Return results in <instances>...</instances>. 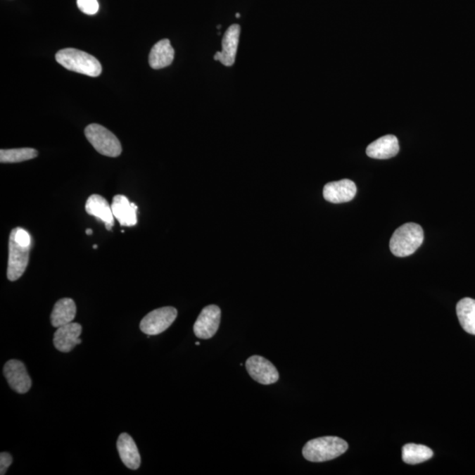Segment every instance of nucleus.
I'll return each instance as SVG.
<instances>
[{
    "label": "nucleus",
    "mask_w": 475,
    "mask_h": 475,
    "mask_svg": "<svg viewBox=\"0 0 475 475\" xmlns=\"http://www.w3.org/2000/svg\"><path fill=\"white\" fill-rule=\"evenodd\" d=\"M32 237L23 228H14L9 238V257L7 278L16 281L23 276L30 262Z\"/></svg>",
    "instance_id": "nucleus-1"
},
{
    "label": "nucleus",
    "mask_w": 475,
    "mask_h": 475,
    "mask_svg": "<svg viewBox=\"0 0 475 475\" xmlns=\"http://www.w3.org/2000/svg\"><path fill=\"white\" fill-rule=\"evenodd\" d=\"M348 448V443L337 436H322L310 440L303 448V456L311 462H325L343 455Z\"/></svg>",
    "instance_id": "nucleus-2"
},
{
    "label": "nucleus",
    "mask_w": 475,
    "mask_h": 475,
    "mask_svg": "<svg viewBox=\"0 0 475 475\" xmlns=\"http://www.w3.org/2000/svg\"><path fill=\"white\" fill-rule=\"evenodd\" d=\"M56 62L65 69L89 77H98L102 72L99 60L76 49H63L56 54Z\"/></svg>",
    "instance_id": "nucleus-3"
},
{
    "label": "nucleus",
    "mask_w": 475,
    "mask_h": 475,
    "mask_svg": "<svg viewBox=\"0 0 475 475\" xmlns=\"http://www.w3.org/2000/svg\"><path fill=\"white\" fill-rule=\"evenodd\" d=\"M424 234L420 225L407 223L393 232L390 239V250L393 255L406 257L413 255L424 242Z\"/></svg>",
    "instance_id": "nucleus-4"
},
{
    "label": "nucleus",
    "mask_w": 475,
    "mask_h": 475,
    "mask_svg": "<svg viewBox=\"0 0 475 475\" xmlns=\"http://www.w3.org/2000/svg\"><path fill=\"white\" fill-rule=\"evenodd\" d=\"M84 135L94 149L104 156L116 158L122 153V146L119 139L103 126L91 123L84 129Z\"/></svg>",
    "instance_id": "nucleus-5"
},
{
    "label": "nucleus",
    "mask_w": 475,
    "mask_h": 475,
    "mask_svg": "<svg viewBox=\"0 0 475 475\" xmlns=\"http://www.w3.org/2000/svg\"><path fill=\"white\" fill-rule=\"evenodd\" d=\"M177 315V310L172 306L153 310L141 320L140 329L148 336H157L174 323Z\"/></svg>",
    "instance_id": "nucleus-6"
},
{
    "label": "nucleus",
    "mask_w": 475,
    "mask_h": 475,
    "mask_svg": "<svg viewBox=\"0 0 475 475\" xmlns=\"http://www.w3.org/2000/svg\"><path fill=\"white\" fill-rule=\"evenodd\" d=\"M221 310L217 305L206 306L194 324V333L200 339H210L216 334L220 325Z\"/></svg>",
    "instance_id": "nucleus-7"
},
{
    "label": "nucleus",
    "mask_w": 475,
    "mask_h": 475,
    "mask_svg": "<svg viewBox=\"0 0 475 475\" xmlns=\"http://www.w3.org/2000/svg\"><path fill=\"white\" fill-rule=\"evenodd\" d=\"M248 374L256 382L262 385H271L279 379V372L272 362L260 355H252L246 362Z\"/></svg>",
    "instance_id": "nucleus-8"
},
{
    "label": "nucleus",
    "mask_w": 475,
    "mask_h": 475,
    "mask_svg": "<svg viewBox=\"0 0 475 475\" xmlns=\"http://www.w3.org/2000/svg\"><path fill=\"white\" fill-rule=\"evenodd\" d=\"M4 375L11 388L18 393H26L30 390L32 380L23 362L12 359L5 365Z\"/></svg>",
    "instance_id": "nucleus-9"
},
{
    "label": "nucleus",
    "mask_w": 475,
    "mask_h": 475,
    "mask_svg": "<svg viewBox=\"0 0 475 475\" xmlns=\"http://www.w3.org/2000/svg\"><path fill=\"white\" fill-rule=\"evenodd\" d=\"M81 333H82V327L80 324L75 322L66 324V325L58 327L53 338V343L56 350L63 353H68L77 344L82 343V341L80 339Z\"/></svg>",
    "instance_id": "nucleus-10"
},
{
    "label": "nucleus",
    "mask_w": 475,
    "mask_h": 475,
    "mask_svg": "<svg viewBox=\"0 0 475 475\" xmlns=\"http://www.w3.org/2000/svg\"><path fill=\"white\" fill-rule=\"evenodd\" d=\"M239 34H241L239 25L234 24L229 27L222 39V51L217 52L214 59L220 61L225 66L234 65L237 55Z\"/></svg>",
    "instance_id": "nucleus-11"
},
{
    "label": "nucleus",
    "mask_w": 475,
    "mask_h": 475,
    "mask_svg": "<svg viewBox=\"0 0 475 475\" xmlns=\"http://www.w3.org/2000/svg\"><path fill=\"white\" fill-rule=\"evenodd\" d=\"M357 194V186L350 179H344L327 183L323 189V196L327 202L343 203L350 202Z\"/></svg>",
    "instance_id": "nucleus-12"
},
{
    "label": "nucleus",
    "mask_w": 475,
    "mask_h": 475,
    "mask_svg": "<svg viewBox=\"0 0 475 475\" xmlns=\"http://www.w3.org/2000/svg\"><path fill=\"white\" fill-rule=\"evenodd\" d=\"M112 213L122 227H134L137 223V211L139 208L130 203L125 196L118 195L113 198Z\"/></svg>",
    "instance_id": "nucleus-13"
},
{
    "label": "nucleus",
    "mask_w": 475,
    "mask_h": 475,
    "mask_svg": "<svg viewBox=\"0 0 475 475\" xmlns=\"http://www.w3.org/2000/svg\"><path fill=\"white\" fill-rule=\"evenodd\" d=\"M400 151L399 141L393 135H386L369 144L366 153L376 160H387L396 156Z\"/></svg>",
    "instance_id": "nucleus-14"
},
{
    "label": "nucleus",
    "mask_w": 475,
    "mask_h": 475,
    "mask_svg": "<svg viewBox=\"0 0 475 475\" xmlns=\"http://www.w3.org/2000/svg\"><path fill=\"white\" fill-rule=\"evenodd\" d=\"M86 211L91 216L103 222L106 229L108 231H111L113 225L115 224V217L112 213L111 206L109 205L108 201L104 197L100 195H91L87 201Z\"/></svg>",
    "instance_id": "nucleus-15"
},
{
    "label": "nucleus",
    "mask_w": 475,
    "mask_h": 475,
    "mask_svg": "<svg viewBox=\"0 0 475 475\" xmlns=\"http://www.w3.org/2000/svg\"><path fill=\"white\" fill-rule=\"evenodd\" d=\"M118 449L122 463L129 469H139L141 464V457L136 443L127 433L120 435L118 440Z\"/></svg>",
    "instance_id": "nucleus-16"
},
{
    "label": "nucleus",
    "mask_w": 475,
    "mask_h": 475,
    "mask_svg": "<svg viewBox=\"0 0 475 475\" xmlns=\"http://www.w3.org/2000/svg\"><path fill=\"white\" fill-rule=\"evenodd\" d=\"M175 58V49L168 39L158 42L151 49L149 63L155 70L165 68L171 65Z\"/></svg>",
    "instance_id": "nucleus-17"
},
{
    "label": "nucleus",
    "mask_w": 475,
    "mask_h": 475,
    "mask_svg": "<svg viewBox=\"0 0 475 475\" xmlns=\"http://www.w3.org/2000/svg\"><path fill=\"white\" fill-rule=\"evenodd\" d=\"M77 308L72 298H62L56 303L51 315V324L54 327H62L73 322Z\"/></svg>",
    "instance_id": "nucleus-18"
},
{
    "label": "nucleus",
    "mask_w": 475,
    "mask_h": 475,
    "mask_svg": "<svg viewBox=\"0 0 475 475\" xmlns=\"http://www.w3.org/2000/svg\"><path fill=\"white\" fill-rule=\"evenodd\" d=\"M457 315L460 325L468 334L475 336V300L466 298L457 303Z\"/></svg>",
    "instance_id": "nucleus-19"
},
{
    "label": "nucleus",
    "mask_w": 475,
    "mask_h": 475,
    "mask_svg": "<svg viewBox=\"0 0 475 475\" xmlns=\"http://www.w3.org/2000/svg\"><path fill=\"white\" fill-rule=\"evenodd\" d=\"M433 457V450L429 447L415 443H407L403 448V460L408 464L425 462Z\"/></svg>",
    "instance_id": "nucleus-20"
},
{
    "label": "nucleus",
    "mask_w": 475,
    "mask_h": 475,
    "mask_svg": "<svg viewBox=\"0 0 475 475\" xmlns=\"http://www.w3.org/2000/svg\"><path fill=\"white\" fill-rule=\"evenodd\" d=\"M38 156V151L32 148H20L0 151V162L1 163H20L30 160Z\"/></svg>",
    "instance_id": "nucleus-21"
},
{
    "label": "nucleus",
    "mask_w": 475,
    "mask_h": 475,
    "mask_svg": "<svg viewBox=\"0 0 475 475\" xmlns=\"http://www.w3.org/2000/svg\"><path fill=\"white\" fill-rule=\"evenodd\" d=\"M77 6L81 12L87 15H94L99 11L97 0H77Z\"/></svg>",
    "instance_id": "nucleus-22"
},
{
    "label": "nucleus",
    "mask_w": 475,
    "mask_h": 475,
    "mask_svg": "<svg viewBox=\"0 0 475 475\" xmlns=\"http://www.w3.org/2000/svg\"><path fill=\"white\" fill-rule=\"evenodd\" d=\"M13 463V457L8 452L0 454V474H6L11 464Z\"/></svg>",
    "instance_id": "nucleus-23"
},
{
    "label": "nucleus",
    "mask_w": 475,
    "mask_h": 475,
    "mask_svg": "<svg viewBox=\"0 0 475 475\" xmlns=\"http://www.w3.org/2000/svg\"><path fill=\"white\" fill-rule=\"evenodd\" d=\"M86 234L87 235H91L93 234V231H91V229H87V230L86 231Z\"/></svg>",
    "instance_id": "nucleus-24"
},
{
    "label": "nucleus",
    "mask_w": 475,
    "mask_h": 475,
    "mask_svg": "<svg viewBox=\"0 0 475 475\" xmlns=\"http://www.w3.org/2000/svg\"><path fill=\"white\" fill-rule=\"evenodd\" d=\"M97 248H98L97 245H94V249H96Z\"/></svg>",
    "instance_id": "nucleus-25"
},
{
    "label": "nucleus",
    "mask_w": 475,
    "mask_h": 475,
    "mask_svg": "<svg viewBox=\"0 0 475 475\" xmlns=\"http://www.w3.org/2000/svg\"><path fill=\"white\" fill-rule=\"evenodd\" d=\"M196 344L197 345V346H198V345L200 344L199 341H196Z\"/></svg>",
    "instance_id": "nucleus-26"
},
{
    "label": "nucleus",
    "mask_w": 475,
    "mask_h": 475,
    "mask_svg": "<svg viewBox=\"0 0 475 475\" xmlns=\"http://www.w3.org/2000/svg\"><path fill=\"white\" fill-rule=\"evenodd\" d=\"M236 16H237L238 18H239V16H241V15H239V14L238 13V14H236Z\"/></svg>",
    "instance_id": "nucleus-27"
}]
</instances>
